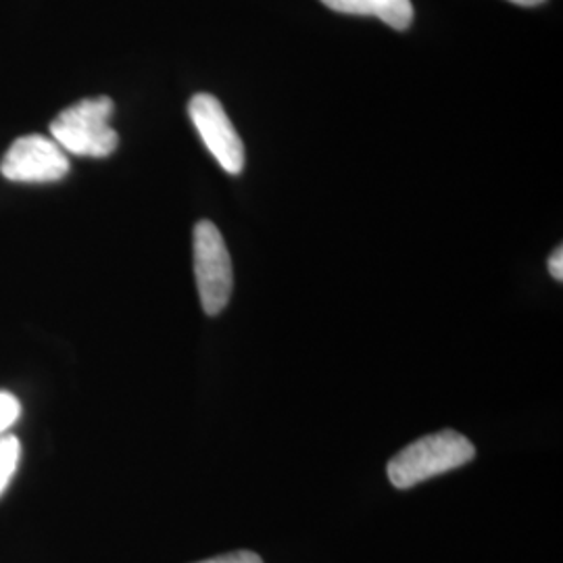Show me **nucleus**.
I'll return each instance as SVG.
<instances>
[{
	"label": "nucleus",
	"mask_w": 563,
	"mask_h": 563,
	"mask_svg": "<svg viewBox=\"0 0 563 563\" xmlns=\"http://www.w3.org/2000/svg\"><path fill=\"white\" fill-rule=\"evenodd\" d=\"M474 457L476 449L463 434L455 430H443L405 446L390 460L386 474L395 488L405 490L462 467Z\"/></svg>",
	"instance_id": "obj_1"
},
{
	"label": "nucleus",
	"mask_w": 563,
	"mask_h": 563,
	"mask_svg": "<svg viewBox=\"0 0 563 563\" xmlns=\"http://www.w3.org/2000/svg\"><path fill=\"white\" fill-rule=\"evenodd\" d=\"M115 104L109 97L81 99L60 111L51 123V139L65 153L102 159L115 153L120 136L111 125Z\"/></svg>",
	"instance_id": "obj_2"
},
{
	"label": "nucleus",
	"mask_w": 563,
	"mask_h": 563,
	"mask_svg": "<svg viewBox=\"0 0 563 563\" xmlns=\"http://www.w3.org/2000/svg\"><path fill=\"white\" fill-rule=\"evenodd\" d=\"M195 276L205 313H222L234 288L232 260L222 232L207 220L195 225Z\"/></svg>",
	"instance_id": "obj_3"
},
{
	"label": "nucleus",
	"mask_w": 563,
	"mask_h": 563,
	"mask_svg": "<svg viewBox=\"0 0 563 563\" xmlns=\"http://www.w3.org/2000/svg\"><path fill=\"white\" fill-rule=\"evenodd\" d=\"M0 174L7 180L25 184L59 181L69 174V159L53 139L30 134L11 144L0 163Z\"/></svg>",
	"instance_id": "obj_4"
},
{
	"label": "nucleus",
	"mask_w": 563,
	"mask_h": 563,
	"mask_svg": "<svg viewBox=\"0 0 563 563\" xmlns=\"http://www.w3.org/2000/svg\"><path fill=\"white\" fill-rule=\"evenodd\" d=\"M190 120L223 172L239 176L244 167V144L228 118L222 102L213 95H195L188 104Z\"/></svg>",
	"instance_id": "obj_5"
},
{
	"label": "nucleus",
	"mask_w": 563,
	"mask_h": 563,
	"mask_svg": "<svg viewBox=\"0 0 563 563\" xmlns=\"http://www.w3.org/2000/svg\"><path fill=\"white\" fill-rule=\"evenodd\" d=\"M367 15L383 20L395 30H407L413 21V4L411 0H365Z\"/></svg>",
	"instance_id": "obj_6"
},
{
	"label": "nucleus",
	"mask_w": 563,
	"mask_h": 563,
	"mask_svg": "<svg viewBox=\"0 0 563 563\" xmlns=\"http://www.w3.org/2000/svg\"><path fill=\"white\" fill-rule=\"evenodd\" d=\"M20 460V439L18 437H2L0 439V497L4 495L7 486L13 481Z\"/></svg>",
	"instance_id": "obj_7"
},
{
	"label": "nucleus",
	"mask_w": 563,
	"mask_h": 563,
	"mask_svg": "<svg viewBox=\"0 0 563 563\" xmlns=\"http://www.w3.org/2000/svg\"><path fill=\"white\" fill-rule=\"evenodd\" d=\"M21 402L15 395L0 390V434L7 432L13 423L20 420Z\"/></svg>",
	"instance_id": "obj_8"
},
{
	"label": "nucleus",
	"mask_w": 563,
	"mask_h": 563,
	"mask_svg": "<svg viewBox=\"0 0 563 563\" xmlns=\"http://www.w3.org/2000/svg\"><path fill=\"white\" fill-rule=\"evenodd\" d=\"M323 4L344 15H367L365 0H322Z\"/></svg>",
	"instance_id": "obj_9"
},
{
	"label": "nucleus",
	"mask_w": 563,
	"mask_h": 563,
	"mask_svg": "<svg viewBox=\"0 0 563 563\" xmlns=\"http://www.w3.org/2000/svg\"><path fill=\"white\" fill-rule=\"evenodd\" d=\"M199 563H263V560L253 551H236V553H228V555H220V558Z\"/></svg>",
	"instance_id": "obj_10"
},
{
	"label": "nucleus",
	"mask_w": 563,
	"mask_h": 563,
	"mask_svg": "<svg viewBox=\"0 0 563 563\" xmlns=\"http://www.w3.org/2000/svg\"><path fill=\"white\" fill-rule=\"evenodd\" d=\"M549 272L555 280H563V251L562 246L558 251H553V255L549 257Z\"/></svg>",
	"instance_id": "obj_11"
},
{
	"label": "nucleus",
	"mask_w": 563,
	"mask_h": 563,
	"mask_svg": "<svg viewBox=\"0 0 563 563\" xmlns=\"http://www.w3.org/2000/svg\"><path fill=\"white\" fill-rule=\"evenodd\" d=\"M511 2H516V4H522V7H537V4H541L544 0H511Z\"/></svg>",
	"instance_id": "obj_12"
}]
</instances>
